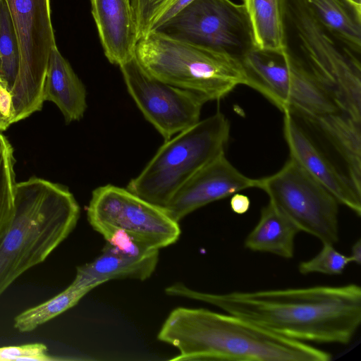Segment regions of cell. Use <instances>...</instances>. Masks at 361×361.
<instances>
[{
    "label": "cell",
    "instance_id": "obj_5",
    "mask_svg": "<svg viewBox=\"0 0 361 361\" xmlns=\"http://www.w3.org/2000/svg\"><path fill=\"white\" fill-rule=\"evenodd\" d=\"M135 57L152 76L206 102L221 99L238 85H245L238 59L159 32L137 41Z\"/></svg>",
    "mask_w": 361,
    "mask_h": 361
},
{
    "label": "cell",
    "instance_id": "obj_16",
    "mask_svg": "<svg viewBox=\"0 0 361 361\" xmlns=\"http://www.w3.org/2000/svg\"><path fill=\"white\" fill-rule=\"evenodd\" d=\"M104 53L118 66L135 57L137 36L130 0H90Z\"/></svg>",
    "mask_w": 361,
    "mask_h": 361
},
{
    "label": "cell",
    "instance_id": "obj_31",
    "mask_svg": "<svg viewBox=\"0 0 361 361\" xmlns=\"http://www.w3.org/2000/svg\"><path fill=\"white\" fill-rule=\"evenodd\" d=\"M352 1H354L356 4H358L361 5V0H352Z\"/></svg>",
    "mask_w": 361,
    "mask_h": 361
},
{
    "label": "cell",
    "instance_id": "obj_4",
    "mask_svg": "<svg viewBox=\"0 0 361 361\" xmlns=\"http://www.w3.org/2000/svg\"><path fill=\"white\" fill-rule=\"evenodd\" d=\"M283 47L361 121V63L357 52L324 26L305 0H281Z\"/></svg>",
    "mask_w": 361,
    "mask_h": 361
},
{
    "label": "cell",
    "instance_id": "obj_2",
    "mask_svg": "<svg viewBox=\"0 0 361 361\" xmlns=\"http://www.w3.org/2000/svg\"><path fill=\"white\" fill-rule=\"evenodd\" d=\"M179 354L172 360L328 361L331 354L231 314L177 307L157 336Z\"/></svg>",
    "mask_w": 361,
    "mask_h": 361
},
{
    "label": "cell",
    "instance_id": "obj_26",
    "mask_svg": "<svg viewBox=\"0 0 361 361\" xmlns=\"http://www.w3.org/2000/svg\"><path fill=\"white\" fill-rule=\"evenodd\" d=\"M350 263H352L350 256L337 251L334 245L322 243V249L314 257L300 262L298 271L303 275L312 273L340 275Z\"/></svg>",
    "mask_w": 361,
    "mask_h": 361
},
{
    "label": "cell",
    "instance_id": "obj_22",
    "mask_svg": "<svg viewBox=\"0 0 361 361\" xmlns=\"http://www.w3.org/2000/svg\"><path fill=\"white\" fill-rule=\"evenodd\" d=\"M91 290L71 283L54 297L16 316L14 328L22 333L31 332L75 306Z\"/></svg>",
    "mask_w": 361,
    "mask_h": 361
},
{
    "label": "cell",
    "instance_id": "obj_21",
    "mask_svg": "<svg viewBox=\"0 0 361 361\" xmlns=\"http://www.w3.org/2000/svg\"><path fill=\"white\" fill-rule=\"evenodd\" d=\"M255 42L264 49L283 48L281 0H243Z\"/></svg>",
    "mask_w": 361,
    "mask_h": 361
},
{
    "label": "cell",
    "instance_id": "obj_3",
    "mask_svg": "<svg viewBox=\"0 0 361 361\" xmlns=\"http://www.w3.org/2000/svg\"><path fill=\"white\" fill-rule=\"evenodd\" d=\"M80 207L68 188L35 176L16 185L13 216L0 237V297L70 235Z\"/></svg>",
    "mask_w": 361,
    "mask_h": 361
},
{
    "label": "cell",
    "instance_id": "obj_28",
    "mask_svg": "<svg viewBox=\"0 0 361 361\" xmlns=\"http://www.w3.org/2000/svg\"><path fill=\"white\" fill-rule=\"evenodd\" d=\"M14 110L12 97L5 80L0 77V131L6 130L13 124Z\"/></svg>",
    "mask_w": 361,
    "mask_h": 361
},
{
    "label": "cell",
    "instance_id": "obj_27",
    "mask_svg": "<svg viewBox=\"0 0 361 361\" xmlns=\"http://www.w3.org/2000/svg\"><path fill=\"white\" fill-rule=\"evenodd\" d=\"M46 345L41 343L0 347V361H52Z\"/></svg>",
    "mask_w": 361,
    "mask_h": 361
},
{
    "label": "cell",
    "instance_id": "obj_29",
    "mask_svg": "<svg viewBox=\"0 0 361 361\" xmlns=\"http://www.w3.org/2000/svg\"><path fill=\"white\" fill-rule=\"evenodd\" d=\"M231 210L237 214H244L250 207V198L243 194L235 192L230 200Z\"/></svg>",
    "mask_w": 361,
    "mask_h": 361
},
{
    "label": "cell",
    "instance_id": "obj_15",
    "mask_svg": "<svg viewBox=\"0 0 361 361\" xmlns=\"http://www.w3.org/2000/svg\"><path fill=\"white\" fill-rule=\"evenodd\" d=\"M256 187L257 179L242 173L223 154L181 185L164 209L178 223L189 214L209 203Z\"/></svg>",
    "mask_w": 361,
    "mask_h": 361
},
{
    "label": "cell",
    "instance_id": "obj_9",
    "mask_svg": "<svg viewBox=\"0 0 361 361\" xmlns=\"http://www.w3.org/2000/svg\"><path fill=\"white\" fill-rule=\"evenodd\" d=\"M257 188L300 230L322 243L339 240L338 205L335 197L289 158L275 173L257 179Z\"/></svg>",
    "mask_w": 361,
    "mask_h": 361
},
{
    "label": "cell",
    "instance_id": "obj_6",
    "mask_svg": "<svg viewBox=\"0 0 361 361\" xmlns=\"http://www.w3.org/2000/svg\"><path fill=\"white\" fill-rule=\"evenodd\" d=\"M229 135V121L221 111L200 120L166 140L126 188L164 209L188 179L225 154Z\"/></svg>",
    "mask_w": 361,
    "mask_h": 361
},
{
    "label": "cell",
    "instance_id": "obj_20",
    "mask_svg": "<svg viewBox=\"0 0 361 361\" xmlns=\"http://www.w3.org/2000/svg\"><path fill=\"white\" fill-rule=\"evenodd\" d=\"M319 20L361 53V5L352 0H305Z\"/></svg>",
    "mask_w": 361,
    "mask_h": 361
},
{
    "label": "cell",
    "instance_id": "obj_32",
    "mask_svg": "<svg viewBox=\"0 0 361 361\" xmlns=\"http://www.w3.org/2000/svg\"><path fill=\"white\" fill-rule=\"evenodd\" d=\"M0 77L3 78L2 71H1V61H0Z\"/></svg>",
    "mask_w": 361,
    "mask_h": 361
},
{
    "label": "cell",
    "instance_id": "obj_7",
    "mask_svg": "<svg viewBox=\"0 0 361 361\" xmlns=\"http://www.w3.org/2000/svg\"><path fill=\"white\" fill-rule=\"evenodd\" d=\"M240 61L245 85L259 92L283 113L305 118L342 111L329 90L290 58L284 47L256 46Z\"/></svg>",
    "mask_w": 361,
    "mask_h": 361
},
{
    "label": "cell",
    "instance_id": "obj_18",
    "mask_svg": "<svg viewBox=\"0 0 361 361\" xmlns=\"http://www.w3.org/2000/svg\"><path fill=\"white\" fill-rule=\"evenodd\" d=\"M44 99L58 106L67 123L80 121L87 109L85 87L57 46L49 59Z\"/></svg>",
    "mask_w": 361,
    "mask_h": 361
},
{
    "label": "cell",
    "instance_id": "obj_19",
    "mask_svg": "<svg viewBox=\"0 0 361 361\" xmlns=\"http://www.w3.org/2000/svg\"><path fill=\"white\" fill-rule=\"evenodd\" d=\"M298 228L271 202L261 210L260 217L245 239V247L253 252L270 253L291 259Z\"/></svg>",
    "mask_w": 361,
    "mask_h": 361
},
{
    "label": "cell",
    "instance_id": "obj_23",
    "mask_svg": "<svg viewBox=\"0 0 361 361\" xmlns=\"http://www.w3.org/2000/svg\"><path fill=\"white\" fill-rule=\"evenodd\" d=\"M192 0H131L137 41L157 31Z\"/></svg>",
    "mask_w": 361,
    "mask_h": 361
},
{
    "label": "cell",
    "instance_id": "obj_11",
    "mask_svg": "<svg viewBox=\"0 0 361 361\" xmlns=\"http://www.w3.org/2000/svg\"><path fill=\"white\" fill-rule=\"evenodd\" d=\"M240 59L257 46L243 4L192 0L157 31Z\"/></svg>",
    "mask_w": 361,
    "mask_h": 361
},
{
    "label": "cell",
    "instance_id": "obj_8",
    "mask_svg": "<svg viewBox=\"0 0 361 361\" xmlns=\"http://www.w3.org/2000/svg\"><path fill=\"white\" fill-rule=\"evenodd\" d=\"M16 34L19 71L11 92L13 123L40 111L49 59L56 46L50 0H5Z\"/></svg>",
    "mask_w": 361,
    "mask_h": 361
},
{
    "label": "cell",
    "instance_id": "obj_13",
    "mask_svg": "<svg viewBox=\"0 0 361 361\" xmlns=\"http://www.w3.org/2000/svg\"><path fill=\"white\" fill-rule=\"evenodd\" d=\"M283 130L290 157L329 190L339 204L360 216L361 188L317 144L302 121L291 113L283 112Z\"/></svg>",
    "mask_w": 361,
    "mask_h": 361
},
{
    "label": "cell",
    "instance_id": "obj_33",
    "mask_svg": "<svg viewBox=\"0 0 361 361\" xmlns=\"http://www.w3.org/2000/svg\"><path fill=\"white\" fill-rule=\"evenodd\" d=\"M1 1V0H0V1Z\"/></svg>",
    "mask_w": 361,
    "mask_h": 361
},
{
    "label": "cell",
    "instance_id": "obj_12",
    "mask_svg": "<svg viewBox=\"0 0 361 361\" xmlns=\"http://www.w3.org/2000/svg\"><path fill=\"white\" fill-rule=\"evenodd\" d=\"M119 68L128 93L165 141L200 120L206 102L198 95L152 76L135 57Z\"/></svg>",
    "mask_w": 361,
    "mask_h": 361
},
{
    "label": "cell",
    "instance_id": "obj_10",
    "mask_svg": "<svg viewBox=\"0 0 361 361\" xmlns=\"http://www.w3.org/2000/svg\"><path fill=\"white\" fill-rule=\"evenodd\" d=\"M90 224L104 239L116 231L139 244L159 250L175 243L180 235L178 223L164 209L127 188L106 185L94 189L87 209Z\"/></svg>",
    "mask_w": 361,
    "mask_h": 361
},
{
    "label": "cell",
    "instance_id": "obj_25",
    "mask_svg": "<svg viewBox=\"0 0 361 361\" xmlns=\"http://www.w3.org/2000/svg\"><path fill=\"white\" fill-rule=\"evenodd\" d=\"M13 149L0 131V237L13 216L16 185Z\"/></svg>",
    "mask_w": 361,
    "mask_h": 361
},
{
    "label": "cell",
    "instance_id": "obj_24",
    "mask_svg": "<svg viewBox=\"0 0 361 361\" xmlns=\"http://www.w3.org/2000/svg\"><path fill=\"white\" fill-rule=\"evenodd\" d=\"M0 61L3 78L11 92L18 73V42L10 12L5 0L0 1Z\"/></svg>",
    "mask_w": 361,
    "mask_h": 361
},
{
    "label": "cell",
    "instance_id": "obj_17",
    "mask_svg": "<svg viewBox=\"0 0 361 361\" xmlns=\"http://www.w3.org/2000/svg\"><path fill=\"white\" fill-rule=\"evenodd\" d=\"M298 118L331 145L352 181L361 188V121L343 111Z\"/></svg>",
    "mask_w": 361,
    "mask_h": 361
},
{
    "label": "cell",
    "instance_id": "obj_14",
    "mask_svg": "<svg viewBox=\"0 0 361 361\" xmlns=\"http://www.w3.org/2000/svg\"><path fill=\"white\" fill-rule=\"evenodd\" d=\"M106 241L99 256L91 262L77 267L75 277L71 283L94 289L113 279L143 281L154 271L159 250L147 248L121 231L114 232Z\"/></svg>",
    "mask_w": 361,
    "mask_h": 361
},
{
    "label": "cell",
    "instance_id": "obj_1",
    "mask_svg": "<svg viewBox=\"0 0 361 361\" xmlns=\"http://www.w3.org/2000/svg\"><path fill=\"white\" fill-rule=\"evenodd\" d=\"M165 291L169 295L212 305L276 334L305 343L346 345L361 323V288L355 283L210 293L176 283Z\"/></svg>",
    "mask_w": 361,
    "mask_h": 361
},
{
    "label": "cell",
    "instance_id": "obj_30",
    "mask_svg": "<svg viewBox=\"0 0 361 361\" xmlns=\"http://www.w3.org/2000/svg\"><path fill=\"white\" fill-rule=\"evenodd\" d=\"M352 262L356 263L357 265L361 262V240L358 239L352 246L350 255Z\"/></svg>",
    "mask_w": 361,
    "mask_h": 361
}]
</instances>
